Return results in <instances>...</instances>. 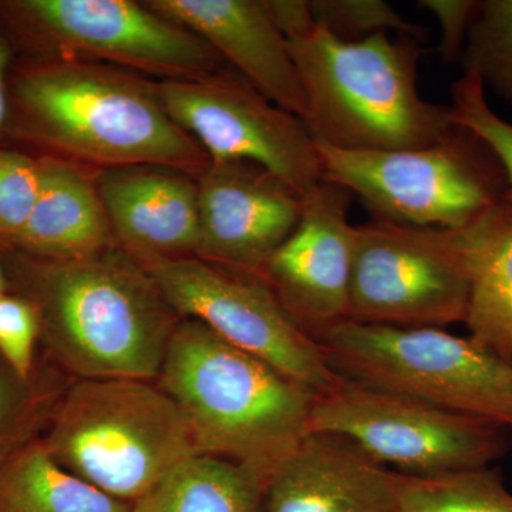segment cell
<instances>
[{
	"label": "cell",
	"instance_id": "6da1fadb",
	"mask_svg": "<svg viewBox=\"0 0 512 512\" xmlns=\"http://www.w3.org/2000/svg\"><path fill=\"white\" fill-rule=\"evenodd\" d=\"M6 146L101 171L161 165L200 177L210 157L165 111L158 82L84 60L16 57Z\"/></svg>",
	"mask_w": 512,
	"mask_h": 512
},
{
	"label": "cell",
	"instance_id": "7a4b0ae2",
	"mask_svg": "<svg viewBox=\"0 0 512 512\" xmlns=\"http://www.w3.org/2000/svg\"><path fill=\"white\" fill-rule=\"evenodd\" d=\"M9 292L35 309L45 356L77 380L156 382L181 316L121 247L57 261L0 249Z\"/></svg>",
	"mask_w": 512,
	"mask_h": 512
},
{
	"label": "cell",
	"instance_id": "3957f363",
	"mask_svg": "<svg viewBox=\"0 0 512 512\" xmlns=\"http://www.w3.org/2000/svg\"><path fill=\"white\" fill-rule=\"evenodd\" d=\"M156 382L183 412L198 453L265 483L311 433L316 394L194 319L175 328Z\"/></svg>",
	"mask_w": 512,
	"mask_h": 512
},
{
	"label": "cell",
	"instance_id": "277c9868",
	"mask_svg": "<svg viewBox=\"0 0 512 512\" xmlns=\"http://www.w3.org/2000/svg\"><path fill=\"white\" fill-rule=\"evenodd\" d=\"M316 143L349 151L412 150L453 130L448 107L420 96L414 37L376 33L343 40L318 23L289 37Z\"/></svg>",
	"mask_w": 512,
	"mask_h": 512
},
{
	"label": "cell",
	"instance_id": "5b68a950",
	"mask_svg": "<svg viewBox=\"0 0 512 512\" xmlns=\"http://www.w3.org/2000/svg\"><path fill=\"white\" fill-rule=\"evenodd\" d=\"M40 441L60 466L128 505L200 454L180 407L150 380H76Z\"/></svg>",
	"mask_w": 512,
	"mask_h": 512
},
{
	"label": "cell",
	"instance_id": "8992f818",
	"mask_svg": "<svg viewBox=\"0 0 512 512\" xmlns=\"http://www.w3.org/2000/svg\"><path fill=\"white\" fill-rule=\"evenodd\" d=\"M312 338L343 379L512 429V362L470 336L348 319Z\"/></svg>",
	"mask_w": 512,
	"mask_h": 512
},
{
	"label": "cell",
	"instance_id": "52a82bcc",
	"mask_svg": "<svg viewBox=\"0 0 512 512\" xmlns=\"http://www.w3.org/2000/svg\"><path fill=\"white\" fill-rule=\"evenodd\" d=\"M0 28L18 57L109 64L180 82L228 67L190 29L134 0H0Z\"/></svg>",
	"mask_w": 512,
	"mask_h": 512
},
{
	"label": "cell",
	"instance_id": "ba28073f",
	"mask_svg": "<svg viewBox=\"0 0 512 512\" xmlns=\"http://www.w3.org/2000/svg\"><path fill=\"white\" fill-rule=\"evenodd\" d=\"M316 148L322 180L352 192L373 217L460 231L510 194L490 147L457 124L437 143L412 150Z\"/></svg>",
	"mask_w": 512,
	"mask_h": 512
},
{
	"label": "cell",
	"instance_id": "9c48e42d",
	"mask_svg": "<svg viewBox=\"0 0 512 512\" xmlns=\"http://www.w3.org/2000/svg\"><path fill=\"white\" fill-rule=\"evenodd\" d=\"M507 427L339 377L318 394L311 433L355 444L376 463L410 477L490 467L507 453Z\"/></svg>",
	"mask_w": 512,
	"mask_h": 512
},
{
	"label": "cell",
	"instance_id": "30bf717a",
	"mask_svg": "<svg viewBox=\"0 0 512 512\" xmlns=\"http://www.w3.org/2000/svg\"><path fill=\"white\" fill-rule=\"evenodd\" d=\"M468 289L460 232L373 215L357 225L349 320L426 328L464 323Z\"/></svg>",
	"mask_w": 512,
	"mask_h": 512
},
{
	"label": "cell",
	"instance_id": "8fae6325",
	"mask_svg": "<svg viewBox=\"0 0 512 512\" xmlns=\"http://www.w3.org/2000/svg\"><path fill=\"white\" fill-rule=\"evenodd\" d=\"M181 318L194 319L235 348L264 360L316 394L339 382L318 342L256 274L188 258H134Z\"/></svg>",
	"mask_w": 512,
	"mask_h": 512
},
{
	"label": "cell",
	"instance_id": "7c38bea8",
	"mask_svg": "<svg viewBox=\"0 0 512 512\" xmlns=\"http://www.w3.org/2000/svg\"><path fill=\"white\" fill-rule=\"evenodd\" d=\"M158 94L168 116L198 141L211 163L252 161L301 195L322 181L318 148L303 120L232 67L201 79L158 82Z\"/></svg>",
	"mask_w": 512,
	"mask_h": 512
},
{
	"label": "cell",
	"instance_id": "4fadbf2b",
	"mask_svg": "<svg viewBox=\"0 0 512 512\" xmlns=\"http://www.w3.org/2000/svg\"><path fill=\"white\" fill-rule=\"evenodd\" d=\"M301 220L259 276L306 333L349 319L356 227L352 192L322 180L302 195Z\"/></svg>",
	"mask_w": 512,
	"mask_h": 512
},
{
	"label": "cell",
	"instance_id": "5bb4252c",
	"mask_svg": "<svg viewBox=\"0 0 512 512\" xmlns=\"http://www.w3.org/2000/svg\"><path fill=\"white\" fill-rule=\"evenodd\" d=\"M197 185L202 261L259 275L301 220L302 195L252 161L211 163Z\"/></svg>",
	"mask_w": 512,
	"mask_h": 512
},
{
	"label": "cell",
	"instance_id": "9a60e30c",
	"mask_svg": "<svg viewBox=\"0 0 512 512\" xmlns=\"http://www.w3.org/2000/svg\"><path fill=\"white\" fill-rule=\"evenodd\" d=\"M146 5L200 36L256 90L303 120L306 100L298 69L264 0H147Z\"/></svg>",
	"mask_w": 512,
	"mask_h": 512
},
{
	"label": "cell",
	"instance_id": "2e32d148",
	"mask_svg": "<svg viewBox=\"0 0 512 512\" xmlns=\"http://www.w3.org/2000/svg\"><path fill=\"white\" fill-rule=\"evenodd\" d=\"M400 478L342 437L309 433L269 477L264 512H396Z\"/></svg>",
	"mask_w": 512,
	"mask_h": 512
},
{
	"label": "cell",
	"instance_id": "e0dca14e",
	"mask_svg": "<svg viewBox=\"0 0 512 512\" xmlns=\"http://www.w3.org/2000/svg\"><path fill=\"white\" fill-rule=\"evenodd\" d=\"M117 242L133 258H188L200 239L197 178L161 165L97 174Z\"/></svg>",
	"mask_w": 512,
	"mask_h": 512
},
{
	"label": "cell",
	"instance_id": "ac0fdd59",
	"mask_svg": "<svg viewBox=\"0 0 512 512\" xmlns=\"http://www.w3.org/2000/svg\"><path fill=\"white\" fill-rule=\"evenodd\" d=\"M42 183L13 251L69 261L120 247L97 185L96 171L40 157Z\"/></svg>",
	"mask_w": 512,
	"mask_h": 512
},
{
	"label": "cell",
	"instance_id": "d6986e66",
	"mask_svg": "<svg viewBox=\"0 0 512 512\" xmlns=\"http://www.w3.org/2000/svg\"><path fill=\"white\" fill-rule=\"evenodd\" d=\"M466 255L470 338L512 362V195L460 229Z\"/></svg>",
	"mask_w": 512,
	"mask_h": 512
},
{
	"label": "cell",
	"instance_id": "ffe728a7",
	"mask_svg": "<svg viewBox=\"0 0 512 512\" xmlns=\"http://www.w3.org/2000/svg\"><path fill=\"white\" fill-rule=\"evenodd\" d=\"M265 488L241 464L195 454L131 504V512H264Z\"/></svg>",
	"mask_w": 512,
	"mask_h": 512
},
{
	"label": "cell",
	"instance_id": "44dd1931",
	"mask_svg": "<svg viewBox=\"0 0 512 512\" xmlns=\"http://www.w3.org/2000/svg\"><path fill=\"white\" fill-rule=\"evenodd\" d=\"M0 512H131L53 460L42 441L0 468Z\"/></svg>",
	"mask_w": 512,
	"mask_h": 512
},
{
	"label": "cell",
	"instance_id": "7402d4cb",
	"mask_svg": "<svg viewBox=\"0 0 512 512\" xmlns=\"http://www.w3.org/2000/svg\"><path fill=\"white\" fill-rule=\"evenodd\" d=\"M63 375L46 356L30 377L18 375L0 359V468L42 439L69 386Z\"/></svg>",
	"mask_w": 512,
	"mask_h": 512
},
{
	"label": "cell",
	"instance_id": "603a6c76",
	"mask_svg": "<svg viewBox=\"0 0 512 512\" xmlns=\"http://www.w3.org/2000/svg\"><path fill=\"white\" fill-rule=\"evenodd\" d=\"M396 512H512V493L491 467L400 478Z\"/></svg>",
	"mask_w": 512,
	"mask_h": 512
},
{
	"label": "cell",
	"instance_id": "cb8c5ba5",
	"mask_svg": "<svg viewBox=\"0 0 512 512\" xmlns=\"http://www.w3.org/2000/svg\"><path fill=\"white\" fill-rule=\"evenodd\" d=\"M461 59L512 106V0L478 2Z\"/></svg>",
	"mask_w": 512,
	"mask_h": 512
},
{
	"label": "cell",
	"instance_id": "d4e9b609",
	"mask_svg": "<svg viewBox=\"0 0 512 512\" xmlns=\"http://www.w3.org/2000/svg\"><path fill=\"white\" fill-rule=\"evenodd\" d=\"M42 183V160L20 148L0 147V249L15 245L28 224Z\"/></svg>",
	"mask_w": 512,
	"mask_h": 512
},
{
	"label": "cell",
	"instance_id": "484cf974",
	"mask_svg": "<svg viewBox=\"0 0 512 512\" xmlns=\"http://www.w3.org/2000/svg\"><path fill=\"white\" fill-rule=\"evenodd\" d=\"M451 121L467 128L490 147L500 161L512 195V123L501 119L485 97V86L481 77L471 70L451 87Z\"/></svg>",
	"mask_w": 512,
	"mask_h": 512
},
{
	"label": "cell",
	"instance_id": "4316f807",
	"mask_svg": "<svg viewBox=\"0 0 512 512\" xmlns=\"http://www.w3.org/2000/svg\"><path fill=\"white\" fill-rule=\"evenodd\" d=\"M309 5L315 22L343 40L365 39L387 30L423 39V28L404 20L382 0H316Z\"/></svg>",
	"mask_w": 512,
	"mask_h": 512
},
{
	"label": "cell",
	"instance_id": "83f0119b",
	"mask_svg": "<svg viewBox=\"0 0 512 512\" xmlns=\"http://www.w3.org/2000/svg\"><path fill=\"white\" fill-rule=\"evenodd\" d=\"M39 322L35 309L22 296L8 292L0 298V359L22 377L35 373Z\"/></svg>",
	"mask_w": 512,
	"mask_h": 512
},
{
	"label": "cell",
	"instance_id": "f1b7e54d",
	"mask_svg": "<svg viewBox=\"0 0 512 512\" xmlns=\"http://www.w3.org/2000/svg\"><path fill=\"white\" fill-rule=\"evenodd\" d=\"M423 8L437 16L441 25L440 53L446 62H453L463 55L468 30L476 16L478 2L461 0H423Z\"/></svg>",
	"mask_w": 512,
	"mask_h": 512
},
{
	"label": "cell",
	"instance_id": "f546056e",
	"mask_svg": "<svg viewBox=\"0 0 512 512\" xmlns=\"http://www.w3.org/2000/svg\"><path fill=\"white\" fill-rule=\"evenodd\" d=\"M269 16L282 35L289 37L299 35L315 25L309 2L301 0H264Z\"/></svg>",
	"mask_w": 512,
	"mask_h": 512
},
{
	"label": "cell",
	"instance_id": "4dcf8cb0",
	"mask_svg": "<svg viewBox=\"0 0 512 512\" xmlns=\"http://www.w3.org/2000/svg\"><path fill=\"white\" fill-rule=\"evenodd\" d=\"M16 50L5 30L0 28V147L6 146V128H8L9 100L8 80L10 69L15 62Z\"/></svg>",
	"mask_w": 512,
	"mask_h": 512
},
{
	"label": "cell",
	"instance_id": "1f68e13d",
	"mask_svg": "<svg viewBox=\"0 0 512 512\" xmlns=\"http://www.w3.org/2000/svg\"><path fill=\"white\" fill-rule=\"evenodd\" d=\"M8 292V282H6L5 271H3L2 261H0V298Z\"/></svg>",
	"mask_w": 512,
	"mask_h": 512
}]
</instances>
